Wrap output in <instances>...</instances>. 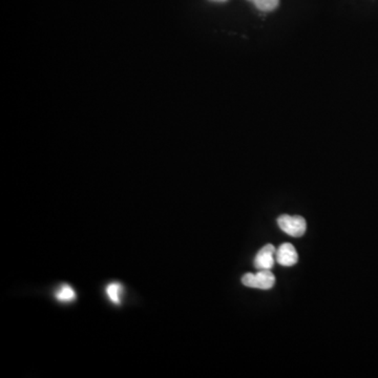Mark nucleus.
Listing matches in <instances>:
<instances>
[{
    "instance_id": "1a4fd4ad",
    "label": "nucleus",
    "mask_w": 378,
    "mask_h": 378,
    "mask_svg": "<svg viewBox=\"0 0 378 378\" xmlns=\"http://www.w3.org/2000/svg\"><path fill=\"white\" fill-rule=\"evenodd\" d=\"M247 1H250V3H252V0H247Z\"/></svg>"
},
{
    "instance_id": "f03ea898",
    "label": "nucleus",
    "mask_w": 378,
    "mask_h": 378,
    "mask_svg": "<svg viewBox=\"0 0 378 378\" xmlns=\"http://www.w3.org/2000/svg\"><path fill=\"white\" fill-rule=\"evenodd\" d=\"M278 225L280 230L294 236V238H300L304 236V234L307 230V224H306L305 219L300 216H289V214H282L278 216Z\"/></svg>"
},
{
    "instance_id": "7ed1b4c3",
    "label": "nucleus",
    "mask_w": 378,
    "mask_h": 378,
    "mask_svg": "<svg viewBox=\"0 0 378 378\" xmlns=\"http://www.w3.org/2000/svg\"><path fill=\"white\" fill-rule=\"evenodd\" d=\"M276 249L274 245L268 244L254 258V267L258 270H270L274 266V256H276Z\"/></svg>"
},
{
    "instance_id": "0eeeda50",
    "label": "nucleus",
    "mask_w": 378,
    "mask_h": 378,
    "mask_svg": "<svg viewBox=\"0 0 378 378\" xmlns=\"http://www.w3.org/2000/svg\"><path fill=\"white\" fill-rule=\"evenodd\" d=\"M252 3H254L260 11L271 12L278 7L280 0H252Z\"/></svg>"
},
{
    "instance_id": "6e6552de",
    "label": "nucleus",
    "mask_w": 378,
    "mask_h": 378,
    "mask_svg": "<svg viewBox=\"0 0 378 378\" xmlns=\"http://www.w3.org/2000/svg\"><path fill=\"white\" fill-rule=\"evenodd\" d=\"M210 1H214V3H225L227 0H210Z\"/></svg>"
},
{
    "instance_id": "f257e3e1",
    "label": "nucleus",
    "mask_w": 378,
    "mask_h": 378,
    "mask_svg": "<svg viewBox=\"0 0 378 378\" xmlns=\"http://www.w3.org/2000/svg\"><path fill=\"white\" fill-rule=\"evenodd\" d=\"M243 285L256 289H271L276 284V276L270 270H258L256 274H246L242 278Z\"/></svg>"
},
{
    "instance_id": "20e7f679",
    "label": "nucleus",
    "mask_w": 378,
    "mask_h": 378,
    "mask_svg": "<svg viewBox=\"0 0 378 378\" xmlns=\"http://www.w3.org/2000/svg\"><path fill=\"white\" fill-rule=\"evenodd\" d=\"M276 262L285 267H290L298 263V254L293 245L290 243H284L276 249Z\"/></svg>"
},
{
    "instance_id": "39448f33",
    "label": "nucleus",
    "mask_w": 378,
    "mask_h": 378,
    "mask_svg": "<svg viewBox=\"0 0 378 378\" xmlns=\"http://www.w3.org/2000/svg\"><path fill=\"white\" fill-rule=\"evenodd\" d=\"M123 287L119 282H111L107 287V294L109 296V300L116 304V305H120L121 304V294H122Z\"/></svg>"
},
{
    "instance_id": "423d86ee",
    "label": "nucleus",
    "mask_w": 378,
    "mask_h": 378,
    "mask_svg": "<svg viewBox=\"0 0 378 378\" xmlns=\"http://www.w3.org/2000/svg\"><path fill=\"white\" fill-rule=\"evenodd\" d=\"M56 298L63 302H71L75 300L76 293L71 286L63 285L58 291L56 292Z\"/></svg>"
}]
</instances>
